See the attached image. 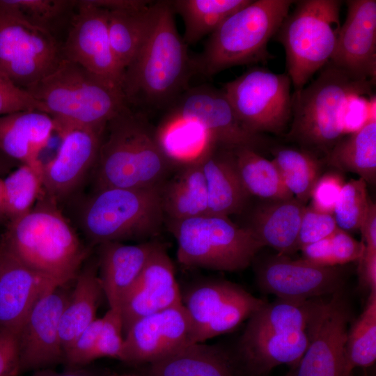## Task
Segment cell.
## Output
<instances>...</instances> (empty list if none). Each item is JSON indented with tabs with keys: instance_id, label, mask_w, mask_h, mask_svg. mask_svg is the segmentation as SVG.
Returning <instances> with one entry per match:
<instances>
[{
	"instance_id": "obj_1",
	"label": "cell",
	"mask_w": 376,
	"mask_h": 376,
	"mask_svg": "<svg viewBox=\"0 0 376 376\" xmlns=\"http://www.w3.org/2000/svg\"><path fill=\"white\" fill-rule=\"evenodd\" d=\"M169 1H157L149 37L125 70L123 92L127 104L169 109L189 88L194 75L187 45L177 30Z\"/></svg>"
},
{
	"instance_id": "obj_45",
	"label": "cell",
	"mask_w": 376,
	"mask_h": 376,
	"mask_svg": "<svg viewBox=\"0 0 376 376\" xmlns=\"http://www.w3.org/2000/svg\"><path fill=\"white\" fill-rule=\"evenodd\" d=\"M345 183L343 175L338 172H327L320 175L312 189L309 206L320 212L333 214Z\"/></svg>"
},
{
	"instance_id": "obj_47",
	"label": "cell",
	"mask_w": 376,
	"mask_h": 376,
	"mask_svg": "<svg viewBox=\"0 0 376 376\" xmlns=\"http://www.w3.org/2000/svg\"><path fill=\"white\" fill-rule=\"evenodd\" d=\"M364 250L363 242L355 240L348 232L339 228L330 235L329 251L334 266L358 261Z\"/></svg>"
},
{
	"instance_id": "obj_33",
	"label": "cell",
	"mask_w": 376,
	"mask_h": 376,
	"mask_svg": "<svg viewBox=\"0 0 376 376\" xmlns=\"http://www.w3.org/2000/svg\"><path fill=\"white\" fill-rule=\"evenodd\" d=\"M158 142L172 164L200 159L214 143L197 123L169 114L157 130Z\"/></svg>"
},
{
	"instance_id": "obj_16",
	"label": "cell",
	"mask_w": 376,
	"mask_h": 376,
	"mask_svg": "<svg viewBox=\"0 0 376 376\" xmlns=\"http://www.w3.org/2000/svg\"><path fill=\"white\" fill-rule=\"evenodd\" d=\"M351 306L343 289L333 294L308 329V345L295 376H342Z\"/></svg>"
},
{
	"instance_id": "obj_32",
	"label": "cell",
	"mask_w": 376,
	"mask_h": 376,
	"mask_svg": "<svg viewBox=\"0 0 376 376\" xmlns=\"http://www.w3.org/2000/svg\"><path fill=\"white\" fill-rule=\"evenodd\" d=\"M242 287L224 279H207L181 293V303L189 322V344L197 338L212 318Z\"/></svg>"
},
{
	"instance_id": "obj_54",
	"label": "cell",
	"mask_w": 376,
	"mask_h": 376,
	"mask_svg": "<svg viewBox=\"0 0 376 376\" xmlns=\"http://www.w3.org/2000/svg\"><path fill=\"white\" fill-rule=\"evenodd\" d=\"M5 217V192L3 180L0 175V219Z\"/></svg>"
},
{
	"instance_id": "obj_48",
	"label": "cell",
	"mask_w": 376,
	"mask_h": 376,
	"mask_svg": "<svg viewBox=\"0 0 376 376\" xmlns=\"http://www.w3.org/2000/svg\"><path fill=\"white\" fill-rule=\"evenodd\" d=\"M21 373L18 335L0 333V376H17Z\"/></svg>"
},
{
	"instance_id": "obj_56",
	"label": "cell",
	"mask_w": 376,
	"mask_h": 376,
	"mask_svg": "<svg viewBox=\"0 0 376 376\" xmlns=\"http://www.w3.org/2000/svg\"><path fill=\"white\" fill-rule=\"evenodd\" d=\"M297 366L291 367L290 370L287 373L285 376H295V371Z\"/></svg>"
},
{
	"instance_id": "obj_19",
	"label": "cell",
	"mask_w": 376,
	"mask_h": 376,
	"mask_svg": "<svg viewBox=\"0 0 376 376\" xmlns=\"http://www.w3.org/2000/svg\"><path fill=\"white\" fill-rule=\"evenodd\" d=\"M56 286L59 285L23 263L0 238V333L19 335L36 302Z\"/></svg>"
},
{
	"instance_id": "obj_18",
	"label": "cell",
	"mask_w": 376,
	"mask_h": 376,
	"mask_svg": "<svg viewBox=\"0 0 376 376\" xmlns=\"http://www.w3.org/2000/svg\"><path fill=\"white\" fill-rule=\"evenodd\" d=\"M120 361L147 364L189 344V322L182 303L134 322L125 333Z\"/></svg>"
},
{
	"instance_id": "obj_51",
	"label": "cell",
	"mask_w": 376,
	"mask_h": 376,
	"mask_svg": "<svg viewBox=\"0 0 376 376\" xmlns=\"http://www.w3.org/2000/svg\"><path fill=\"white\" fill-rule=\"evenodd\" d=\"M365 247L376 251V205L370 201L359 228Z\"/></svg>"
},
{
	"instance_id": "obj_43",
	"label": "cell",
	"mask_w": 376,
	"mask_h": 376,
	"mask_svg": "<svg viewBox=\"0 0 376 376\" xmlns=\"http://www.w3.org/2000/svg\"><path fill=\"white\" fill-rule=\"evenodd\" d=\"M337 228L333 214L306 207L300 223L296 250L329 236Z\"/></svg>"
},
{
	"instance_id": "obj_23",
	"label": "cell",
	"mask_w": 376,
	"mask_h": 376,
	"mask_svg": "<svg viewBox=\"0 0 376 376\" xmlns=\"http://www.w3.org/2000/svg\"><path fill=\"white\" fill-rule=\"evenodd\" d=\"M56 132L51 116L39 111H22L0 116V150L8 157L29 165L42 174L39 159Z\"/></svg>"
},
{
	"instance_id": "obj_29",
	"label": "cell",
	"mask_w": 376,
	"mask_h": 376,
	"mask_svg": "<svg viewBox=\"0 0 376 376\" xmlns=\"http://www.w3.org/2000/svg\"><path fill=\"white\" fill-rule=\"evenodd\" d=\"M202 157L182 166L169 182L163 184L162 203L167 220L178 221L207 214V192Z\"/></svg>"
},
{
	"instance_id": "obj_6",
	"label": "cell",
	"mask_w": 376,
	"mask_h": 376,
	"mask_svg": "<svg viewBox=\"0 0 376 376\" xmlns=\"http://www.w3.org/2000/svg\"><path fill=\"white\" fill-rule=\"evenodd\" d=\"M25 91L44 105L56 127H104L128 105L120 89L65 58Z\"/></svg>"
},
{
	"instance_id": "obj_30",
	"label": "cell",
	"mask_w": 376,
	"mask_h": 376,
	"mask_svg": "<svg viewBox=\"0 0 376 376\" xmlns=\"http://www.w3.org/2000/svg\"><path fill=\"white\" fill-rule=\"evenodd\" d=\"M97 269L98 263H91L76 276L75 288L59 322V338L63 352L96 319V311L103 293Z\"/></svg>"
},
{
	"instance_id": "obj_5",
	"label": "cell",
	"mask_w": 376,
	"mask_h": 376,
	"mask_svg": "<svg viewBox=\"0 0 376 376\" xmlns=\"http://www.w3.org/2000/svg\"><path fill=\"white\" fill-rule=\"evenodd\" d=\"M295 2L250 0L210 35L200 54L191 57L194 74L210 77L231 67L272 59L268 42Z\"/></svg>"
},
{
	"instance_id": "obj_36",
	"label": "cell",
	"mask_w": 376,
	"mask_h": 376,
	"mask_svg": "<svg viewBox=\"0 0 376 376\" xmlns=\"http://www.w3.org/2000/svg\"><path fill=\"white\" fill-rule=\"evenodd\" d=\"M272 162L286 187L296 199L306 205L321 175V160L309 151L290 147H276L272 149Z\"/></svg>"
},
{
	"instance_id": "obj_37",
	"label": "cell",
	"mask_w": 376,
	"mask_h": 376,
	"mask_svg": "<svg viewBox=\"0 0 376 376\" xmlns=\"http://www.w3.org/2000/svg\"><path fill=\"white\" fill-rule=\"evenodd\" d=\"M376 360V291L347 331L342 376H353L356 368H368Z\"/></svg>"
},
{
	"instance_id": "obj_3",
	"label": "cell",
	"mask_w": 376,
	"mask_h": 376,
	"mask_svg": "<svg viewBox=\"0 0 376 376\" xmlns=\"http://www.w3.org/2000/svg\"><path fill=\"white\" fill-rule=\"evenodd\" d=\"M308 85L292 94V119L286 139L324 157L346 130L351 97L369 95L375 83L354 79L330 62Z\"/></svg>"
},
{
	"instance_id": "obj_2",
	"label": "cell",
	"mask_w": 376,
	"mask_h": 376,
	"mask_svg": "<svg viewBox=\"0 0 376 376\" xmlns=\"http://www.w3.org/2000/svg\"><path fill=\"white\" fill-rule=\"evenodd\" d=\"M171 165L156 130L141 112L126 106L105 125L93 168L95 191L162 185Z\"/></svg>"
},
{
	"instance_id": "obj_25",
	"label": "cell",
	"mask_w": 376,
	"mask_h": 376,
	"mask_svg": "<svg viewBox=\"0 0 376 376\" xmlns=\"http://www.w3.org/2000/svg\"><path fill=\"white\" fill-rule=\"evenodd\" d=\"M306 205L295 197L264 201L254 210L247 227L263 246L286 255L295 252L297 236Z\"/></svg>"
},
{
	"instance_id": "obj_28",
	"label": "cell",
	"mask_w": 376,
	"mask_h": 376,
	"mask_svg": "<svg viewBox=\"0 0 376 376\" xmlns=\"http://www.w3.org/2000/svg\"><path fill=\"white\" fill-rule=\"evenodd\" d=\"M156 11L157 1H150L136 7L108 10L110 45L123 72L149 37Z\"/></svg>"
},
{
	"instance_id": "obj_31",
	"label": "cell",
	"mask_w": 376,
	"mask_h": 376,
	"mask_svg": "<svg viewBox=\"0 0 376 376\" xmlns=\"http://www.w3.org/2000/svg\"><path fill=\"white\" fill-rule=\"evenodd\" d=\"M336 170L359 175L367 183L376 179V120L371 118L349 136L342 137L323 158Z\"/></svg>"
},
{
	"instance_id": "obj_11",
	"label": "cell",
	"mask_w": 376,
	"mask_h": 376,
	"mask_svg": "<svg viewBox=\"0 0 376 376\" xmlns=\"http://www.w3.org/2000/svg\"><path fill=\"white\" fill-rule=\"evenodd\" d=\"M291 84L287 73L256 66L226 83L221 90L249 131L279 135L292 119Z\"/></svg>"
},
{
	"instance_id": "obj_21",
	"label": "cell",
	"mask_w": 376,
	"mask_h": 376,
	"mask_svg": "<svg viewBox=\"0 0 376 376\" xmlns=\"http://www.w3.org/2000/svg\"><path fill=\"white\" fill-rule=\"evenodd\" d=\"M145 365L141 376H253L237 350L218 344L191 343Z\"/></svg>"
},
{
	"instance_id": "obj_7",
	"label": "cell",
	"mask_w": 376,
	"mask_h": 376,
	"mask_svg": "<svg viewBox=\"0 0 376 376\" xmlns=\"http://www.w3.org/2000/svg\"><path fill=\"white\" fill-rule=\"evenodd\" d=\"M276 36L286 55L295 91L304 88L330 61L340 28V0L295 1Z\"/></svg>"
},
{
	"instance_id": "obj_55",
	"label": "cell",
	"mask_w": 376,
	"mask_h": 376,
	"mask_svg": "<svg viewBox=\"0 0 376 376\" xmlns=\"http://www.w3.org/2000/svg\"><path fill=\"white\" fill-rule=\"evenodd\" d=\"M109 376H141L136 373H112Z\"/></svg>"
},
{
	"instance_id": "obj_39",
	"label": "cell",
	"mask_w": 376,
	"mask_h": 376,
	"mask_svg": "<svg viewBox=\"0 0 376 376\" xmlns=\"http://www.w3.org/2000/svg\"><path fill=\"white\" fill-rule=\"evenodd\" d=\"M180 304L181 293L178 285L158 291H130L120 308L123 333L136 320Z\"/></svg>"
},
{
	"instance_id": "obj_52",
	"label": "cell",
	"mask_w": 376,
	"mask_h": 376,
	"mask_svg": "<svg viewBox=\"0 0 376 376\" xmlns=\"http://www.w3.org/2000/svg\"><path fill=\"white\" fill-rule=\"evenodd\" d=\"M31 376H91L86 373L76 371L58 373L49 368L36 370Z\"/></svg>"
},
{
	"instance_id": "obj_8",
	"label": "cell",
	"mask_w": 376,
	"mask_h": 376,
	"mask_svg": "<svg viewBox=\"0 0 376 376\" xmlns=\"http://www.w3.org/2000/svg\"><path fill=\"white\" fill-rule=\"evenodd\" d=\"M167 221L177 242L178 261L188 267L242 270L264 247L247 227L238 226L228 217L205 214Z\"/></svg>"
},
{
	"instance_id": "obj_4",
	"label": "cell",
	"mask_w": 376,
	"mask_h": 376,
	"mask_svg": "<svg viewBox=\"0 0 376 376\" xmlns=\"http://www.w3.org/2000/svg\"><path fill=\"white\" fill-rule=\"evenodd\" d=\"M56 203L45 194L30 212L10 221L1 237L23 263L65 285L88 252Z\"/></svg>"
},
{
	"instance_id": "obj_10",
	"label": "cell",
	"mask_w": 376,
	"mask_h": 376,
	"mask_svg": "<svg viewBox=\"0 0 376 376\" xmlns=\"http://www.w3.org/2000/svg\"><path fill=\"white\" fill-rule=\"evenodd\" d=\"M64 58L51 31L0 0V75L24 90L50 74Z\"/></svg>"
},
{
	"instance_id": "obj_24",
	"label": "cell",
	"mask_w": 376,
	"mask_h": 376,
	"mask_svg": "<svg viewBox=\"0 0 376 376\" xmlns=\"http://www.w3.org/2000/svg\"><path fill=\"white\" fill-rule=\"evenodd\" d=\"M207 192V214L229 217L244 208L249 194L237 173L233 149L213 145L201 158Z\"/></svg>"
},
{
	"instance_id": "obj_53",
	"label": "cell",
	"mask_w": 376,
	"mask_h": 376,
	"mask_svg": "<svg viewBox=\"0 0 376 376\" xmlns=\"http://www.w3.org/2000/svg\"><path fill=\"white\" fill-rule=\"evenodd\" d=\"M16 162L10 159L0 150V175H2L10 169Z\"/></svg>"
},
{
	"instance_id": "obj_38",
	"label": "cell",
	"mask_w": 376,
	"mask_h": 376,
	"mask_svg": "<svg viewBox=\"0 0 376 376\" xmlns=\"http://www.w3.org/2000/svg\"><path fill=\"white\" fill-rule=\"evenodd\" d=\"M3 180L5 217L10 221L30 212L45 194L41 173L29 165H19Z\"/></svg>"
},
{
	"instance_id": "obj_34",
	"label": "cell",
	"mask_w": 376,
	"mask_h": 376,
	"mask_svg": "<svg viewBox=\"0 0 376 376\" xmlns=\"http://www.w3.org/2000/svg\"><path fill=\"white\" fill-rule=\"evenodd\" d=\"M235 167L249 195L263 201L291 198L293 195L284 184L274 163L249 148L233 149Z\"/></svg>"
},
{
	"instance_id": "obj_49",
	"label": "cell",
	"mask_w": 376,
	"mask_h": 376,
	"mask_svg": "<svg viewBox=\"0 0 376 376\" xmlns=\"http://www.w3.org/2000/svg\"><path fill=\"white\" fill-rule=\"evenodd\" d=\"M360 284L370 292L376 291V251L366 249L358 260Z\"/></svg>"
},
{
	"instance_id": "obj_12",
	"label": "cell",
	"mask_w": 376,
	"mask_h": 376,
	"mask_svg": "<svg viewBox=\"0 0 376 376\" xmlns=\"http://www.w3.org/2000/svg\"><path fill=\"white\" fill-rule=\"evenodd\" d=\"M169 109L171 115L199 124L217 146L258 152L269 145L267 138L244 126L221 89L208 85L189 87Z\"/></svg>"
},
{
	"instance_id": "obj_44",
	"label": "cell",
	"mask_w": 376,
	"mask_h": 376,
	"mask_svg": "<svg viewBox=\"0 0 376 376\" xmlns=\"http://www.w3.org/2000/svg\"><path fill=\"white\" fill-rule=\"evenodd\" d=\"M102 324V318H96L84 329L63 352V362L75 368L94 361V351Z\"/></svg>"
},
{
	"instance_id": "obj_17",
	"label": "cell",
	"mask_w": 376,
	"mask_h": 376,
	"mask_svg": "<svg viewBox=\"0 0 376 376\" xmlns=\"http://www.w3.org/2000/svg\"><path fill=\"white\" fill-rule=\"evenodd\" d=\"M70 294L52 288L34 304L18 335L21 373L49 368L63 361L59 322Z\"/></svg>"
},
{
	"instance_id": "obj_14",
	"label": "cell",
	"mask_w": 376,
	"mask_h": 376,
	"mask_svg": "<svg viewBox=\"0 0 376 376\" xmlns=\"http://www.w3.org/2000/svg\"><path fill=\"white\" fill-rule=\"evenodd\" d=\"M256 267L260 289L281 299L304 300L332 295L345 283V270L341 266L318 265L279 253Z\"/></svg>"
},
{
	"instance_id": "obj_20",
	"label": "cell",
	"mask_w": 376,
	"mask_h": 376,
	"mask_svg": "<svg viewBox=\"0 0 376 376\" xmlns=\"http://www.w3.org/2000/svg\"><path fill=\"white\" fill-rule=\"evenodd\" d=\"M347 17L339 29L329 62L352 77L375 84L376 1L347 0Z\"/></svg>"
},
{
	"instance_id": "obj_9",
	"label": "cell",
	"mask_w": 376,
	"mask_h": 376,
	"mask_svg": "<svg viewBox=\"0 0 376 376\" xmlns=\"http://www.w3.org/2000/svg\"><path fill=\"white\" fill-rule=\"evenodd\" d=\"M162 185L95 191L81 212L84 232L92 243L99 245L156 235L165 219L161 195Z\"/></svg>"
},
{
	"instance_id": "obj_40",
	"label": "cell",
	"mask_w": 376,
	"mask_h": 376,
	"mask_svg": "<svg viewBox=\"0 0 376 376\" xmlns=\"http://www.w3.org/2000/svg\"><path fill=\"white\" fill-rule=\"evenodd\" d=\"M370 201L363 179H351L345 182L333 211L338 228L348 233L359 230Z\"/></svg>"
},
{
	"instance_id": "obj_42",
	"label": "cell",
	"mask_w": 376,
	"mask_h": 376,
	"mask_svg": "<svg viewBox=\"0 0 376 376\" xmlns=\"http://www.w3.org/2000/svg\"><path fill=\"white\" fill-rule=\"evenodd\" d=\"M102 318L103 324L94 351V360L102 357L120 360L124 340L121 311L109 308Z\"/></svg>"
},
{
	"instance_id": "obj_27",
	"label": "cell",
	"mask_w": 376,
	"mask_h": 376,
	"mask_svg": "<svg viewBox=\"0 0 376 376\" xmlns=\"http://www.w3.org/2000/svg\"><path fill=\"white\" fill-rule=\"evenodd\" d=\"M325 301L319 297L304 300L277 298L267 302L249 318L241 337L308 331Z\"/></svg>"
},
{
	"instance_id": "obj_41",
	"label": "cell",
	"mask_w": 376,
	"mask_h": 376,
	"mask_svg": "<svg viewBox=\"0 0 376 376\" xmlns=\"http://www.w3.org/2000/svg\"><path fill=\"white\" fill-rule=\"evenodd\" d=\"M30 23L51 31L52 23L77 1L68 0H3Z\"/></svg>"
},
{
	"instance_id": "obj_13",
	"label": "cell",
	"mask_w": 376,
	"mask_h": 376,
	"mask_svg": "<svg viewBox=\"0 0 376 376\" xmlns=\"http://www.w3.org/2000/svg\"><path fill=\"white\" fill-rule=\"evenodd\" d=\"M77 13L62 45L64 58L123 91L124 72L112 52L108 10L93 0L77 1Z\"/></svg>"
},
{
	"instance_id": "obj_26",
	"label": "cell",
	"mask_w": 376,
	"mask_h": 376,
	"mask_svg": "<svg viewBox=\"0 0 376 376\" xmlns=\"http://www.w3.org/2000/svg\"><path fill=\"white\" fill-rule=\"evenodd\" d=\"M309 340L308 331L241 337L237 350L253 376H264L279 365H298Z\"/></svg>"
},
{
	"instance_id": "obj_15",
	"label": "cell",
	"mask_w": 376,
	"mask_h": 376,
	"mask_svg": "<svg viewBox=\"0 0 376 376\" xmlns=\"http://www.w3.org/2000/svg\"><path fill=\"white\" fill-rule=\"evenodd\" d=\"M104 127L62 125L56 127L61 144L56 155L42 169L45 194L58 202L71 194L87 173L93 170Z\"/></svg>"
},
{
	"instance_id": "obj_50",
	"label": "cell",
	"mask_w": 376,
	"mask_h": 376,
	"mask_svg": "<svg viewBox=\"0 0 376 376\" xmlns=\"http://www.w3.org/2000/svg\"><path fill=\"white\" fill-rule=\"evenodd\" d=\"M330 235L303 246L300 249L302 259L318 265L334 266L329 251Z\"/></svg>"
},
{
	"instance_id": "obj_22",
	"label": "cell",
	"mask_w": 376,
	"mask_h": 376,
	"mask_svg": "<svg viewBox=\"0 0 376 376\" xmlns=\"http://www.w3.org/2000/svg\"><path fill=\"white\" fill-rule=\"evenodd\" d=\"M155 242L124 244L109 242L100 244L99 279L109 307L120 309L152 253Z\"/></svg>"
},
{
	"instance_id": "obj_35",
	"label": "cell",
	"mask_w": 376,
	"mask_h": 376,
	"mask_svg": "<svg viewBox=\"0 0 376 376\" xmlns=\"http://www.w3.org/2000/svg\"><path fill=\"white\" fill-rule=\"evenodd\" d=\"M250 0H172L173 13L179 14L185 24L182 38L188 46L210 35L230 15Z\"/></svg>"
},
{
	"instance_id": "obj_46",
	"label": "cell",
	"mask_w": 376,
	"mask_h": 376,
	"mask_svg": "<svg viewBox=\"0 0 376 376\" xmlns=\"http://www.w3.org/2000/svg\"><path fill=\"white\" fill-rule=\"evenodd\" d=\"M22 111H39L47 113L44 105L26 91L0 75V116Z\"/></svg>"
}]
</instances>
